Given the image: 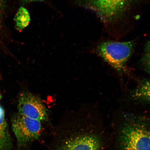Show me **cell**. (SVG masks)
<instances>
[{
    "instance_id": "5",
    "label": "cell",
    "mask_w": 150,
    "mask_h": 150,
    "mask_svg": "<svg viewBox=\"0 0 150 150\" xmlns=\"http://www.w3.org/2000/svg\"><path fill=\"white\" fill-rule=\"evenodd\" d=\"M83 5L93 11L103 22L117 20L128 7L130 0H83Z\"/></svg>"
},
{
    "instance_id": "3",
    "label": "cell",
    "mask_w": 150,
    "mask_h": 150,
    "mask_svg": "<svg viewBox=\"0 0 150 150\" xmlns=\"http://www.w3.org/2000/svg\"><path fill=\"white\" fill-rule=\"evenodd\" d=\"M11 123L19 150L30 149L34 142H42L48 136H51V133L47 130L45 124L18 113L13 117Z\"/></svg>"
},
{
    "instance_id": "12",
    "label": "cell",
    "mask_w": 150,
    "mask_h": 150,
    "mask_svg": "<svg viewBox=\"0 0 150 150\" xmlns=\"http://www.w3.org/2000/svg\"><path fill=\"white\" fill-rule=\"evenodd\" d=\"M22 3H27L34 1H42L43 0H21Z\"/></svg>"
},
{
    "instance_id": "2",
    "label": "cell",
    "mask_w": 150,
    "mask_h": 150,
    "mask_svg": "<svg viewBox=\"0 0 150 150\" xmlns=\"http://www.w3.org/2000/svg\"><path fill=\"white\" fill-rule=\"evenodd\" d=\"M112 139L110 150H150V119L125 116Z\"/></svg>"
},
{
    "instance_id": "1",
    "label": "cell",
    "mask_w": 150,
    "mask_h": 150,
    "mask_svg": "<svg viewBox=\"0 0 150 150\" xmlns=\"http://www.w3.org/2000/svg\"><path fill=\"white\" fill-rule=\"evenodd\" d=\"M103 136L83 119L63 121L54 128L46 150H101Z\"/></svg>"
},
{
    "instance_id": "10",
    "label": "cell",
    "mask_w": 150,
    "mask_h": 150,
    "mask_svg": "<svg viewBox=\"0 0 150 150\" xmlns=\"http://www.w3.org/2000/svg\"><path fill=\"white\" fill-rule=\"evenodd\" d=\"M142 61L144 70L150 75V40L146 45Z\"/></svg>"
},
{
    "instance_id": "11",
    "label": "cell",
    "mask_w": 150,
    "mask_h": 150,
    "mask_svg": "<svg viewBox=\"0 0 150 150\" xmlns=\"http://www.w3.org/2000/svg\"><path fill=\"white\" fill-rule=\"evenodd\" d=\"M3 2L2 0H0V20L2 16V13L3 11Z\"/></svg>"
},
{
    "instance_id": "4",
    "label": "cell",
    "mask_w": 150,
    "mask_h": 150,
    "mask_svg": "<svg viewBox=\"0 0 150 150\" xmlns=\"http://www.w3.org/2000/svg\"><path fill=\"white\" fill-rule=\"evenodd\" d=\"M134 42L107 41L97 47L98 55L114 69L119 72L127 70V62L134 50Z\"/></svg>"
},
{
    "instance_id": "13",
    "label": "cell",
    "mask_w": 150,
    "mask_h": 150,
    "mask_svg": "<svg viewBox=\"0 0 150 150\" xmlns=\"http://www.w3.org/2000/svg\"><path fill=\"white\" fill-rule=\"evenodd\" d=\"M1 93H0V100H1Z\"/></svg>"
},
{
    "instance_id": "8",
    "label": "cell",
    "mask_w": 150,
    "mask_h": 150,
    "mask_svg": "<svg viewBox=\"0 0 150 150\" xmlns=\"http://www.w3.org/2000/svg\"><path fill=\"white\" fill-rule=\"evenodd\" d=\"M13 146L12 140L5 119L4 110L0 106V150H11Z\"/></svg>"
},
{
    "instance_id": "6",
    "label": "cell",
    "mask_w": 150,
    "mask_h": 150,
    "mask_svg": "<svg viewBox=\"0 0 150 150\" xmlns=\"http://www.w3.org/2000/svg\"><path fill=\"white\" fill-rule=\"evenodd\" d=\"M18 113L46 124L48 121L46 108L40 99L31 93L25 92L18 99Z\"/></svg>"
},
{
    "instance_id": "7",
    "label": "cell",
    "mask_w": 150,
    "mask_h": 150,
    "mask_svg": "<svg viewBox=\"0 0 150 150\" xmlns=\"http://www.w3.org/2000/svg\"><path fill=\"white\" fill-rule=\"evenodd\" d=\"M129 100L135 103L150 104V79H144L131 90L128 95Z\"/></svg>"
},
{
    "instance_id": "9",
    "label": "cell",
    "mask_w": 150,
    "mask_h": 150,
    "mask_svg": "<svg viewBox=\"0 0 150 150\" xmlns=\"http://www.w3.org/2000/svg\"><path fill=\"white\" fill-rule=\"evenodd\" d=\"M14 20L17 29L22 30L27 27L30 21L29 12L24 7H21L15 16Z\"/></svg>"
}]
</instances>
